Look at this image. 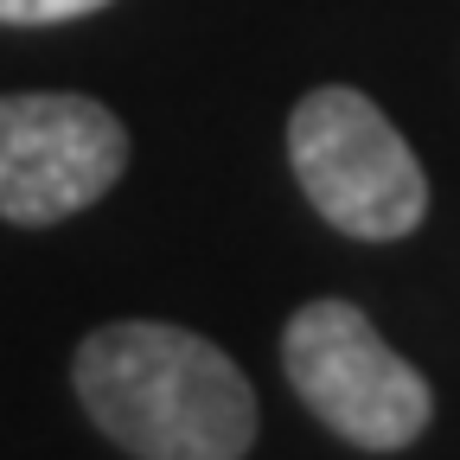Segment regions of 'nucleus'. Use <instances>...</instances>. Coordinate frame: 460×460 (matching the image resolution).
Returning a JSON list of instances; mask_svg holds the SVG:
<instances>
[{"instance_id":"3","label":"nucleus","mask_w":460,"mask_h":460,"mask_svg":"<svg viewBox=\"0 0 460 460\" xmlns=\"http://www.w3.org/2000/svg\"><path fill=\"white\" fill-rule=\"evenodd\" d=\"M281 371L339 441L371 447V454L410 447L435 416L422 371L410 358H396L384 332L365 320V307L352 301H307L288 320Z\"/></svg>"},{"instance_id":"1","label":"nucleus","mask_w":460,"mask_h":460,"mask_svg":"<svg viewBox=\"0 0 460 460\" xmlns=\"http://www.w3.org/2000/svg\"><path fill=\"white\" fill-rule=\"evenodd\" d=\"M90 422L135 460H243L256 390L211 339L160 320H115L77 345Z\"/></svg>"},{"instance_id":"2","label":"nucleus","mask_w":460,"mask_h":460,"mask_svg":"<svg viewBox=\"0 0 460 460\" xmlns=\"http://www.w3.org/2000/svg\"><path fill=\"white\" fill-rule=\"evenodd\" d=\"M288 160H295L307 205L345 237L390 243V237H410L429 211V180L416 147L402 141V128L371 96L345 84H326L295 102Z\"/></svg>"},{"instance_id":"4","label":"nucleus","mask_w":460,"mask_h":460,"mask_svg":"<svg viewBox=\"0 0 460 460\" xmlns=\"http://www.w3.org/2000/svg\"><path fill=\"white\" fill-rule=\"evenodd\" d=\"M128 166V128L115 109L71 90L0 96V217L58 224L96 205Z\"/></svg>"},{"instance_id":"5","label":"nucleus","mask_w":460,"mask_h":460,"mask_svg":"<svg viewBox=\"0 0 460 460\" xmlns=\"http://www.w3.org/2000/svg\"><path fill=\"white\" fill-rule=\"evenodd\" d=\"M109 7V0H0V26H58Z\"/></svg>"}]
</instances>
